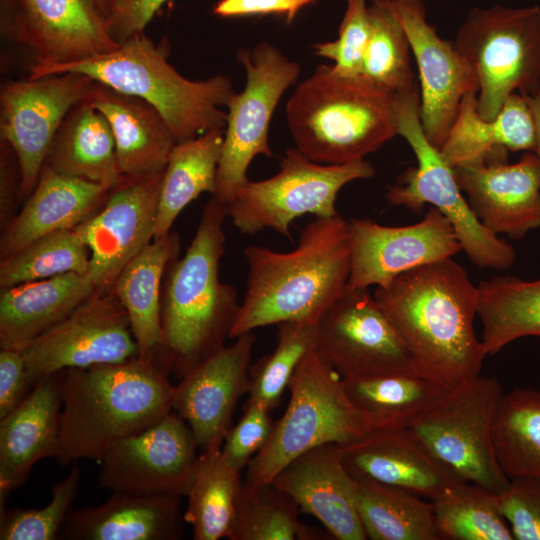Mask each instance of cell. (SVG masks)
<instances>
[{
  "label": "cell",
  "instance_id": "1",
  "mask_svg": "<svg viewBox=\"0 0 540 540\" xmlns=\"http://www.w3.org/2000/svg\"><path fill=\"white\" fill-rule=\"evenodd\" d=\"M373 295L417 375L449 390L480 374L487 353L474 330L478 286L462 265L447 258L414 268Z\"/></svg>",
  "mask_w": 540,
  "mask_h": 540
},
{
  "label": "cell",
  "instance_id": "2",
  "mask_svg": "<svg viewBox=\"0 0 540 540\" xmlns=\"http://www.w3.org/2000/svg\"><path fill=\"white\" fill-rule=\"evenodd\" d=\"M248 276L229 338L288 321L315 320L346 290L350 275L347 221L339 214L315 217L297 246L278 252L244 249Z\"/></svg>",
  "mask_w": 540,
  "mask_h": 540
},
{
  "label": "cell",
  "instance_id": "3",
  "mask_svg": "<svg viewBox=\"0 0 540 540\" xmlns=\"http://www.w3.org/2000/svg\"><path fill=\"white\" fill-rule=\"evenodd\" d=\"M57 374L61 411L54 458L100 461L117 441L172 412L174 385L154 360L65 369Z\"/></svg>",
  "mask_w": 540,
  "mask_h": 540
},
{
  "label": "cell",
  "instance_id": "4",
  "mask_svg": "<svg viewBox=\"0 0 540 540\" xmlns=\"http://www.w3.org/2000/svg\"><path fill=\"white\" fill-rule=\"evenodd\" d=\"M227 216L228 205L212 196L185 254L167 268L155 361L178 378L224 346L240 307L236 289L219 279Z\"/></svg>",
  "mask_w": 540,
  "mask_h": 540
},
{
  "label": "cell",
  "instance_id": "5",
  "mask_svg": "<svg viewBox=\"0 0 540 540\" xmlns=\"http://www.w3.org/2000/svg\"><path fill=\"white\" fill-rule=\"evenodd\" d=\"M165 41L157 45L144 33L137 34L115 49L85 60L33 66L28 78L78 73L141 98L158 110L176 143L225 129L227 113L221 107H226L235 93L230 77L218 74L197 81L185 78L169 64Z\"/></svg>",
  "mask_w": 540,
  "mask_h": 540
},
{
  "label": "cell",
  "instance_id": "6",
  "mask_svg": "<svg viewBox=\"0 0 540 540\" xmlns=\"http://www.w3.org/2000/svg\"><path fill=\"white\" fill-rule=\"evenodd\" d=\"M286 119L296 148L321 164L363 160L398 135L394 95L332 65L317 66L297 86Z\"/></svg>",
  "mask_w": 540,
  "mask_h": 540
},
{
  "label": "cell",
  "instance_id": "7",
  "mask_svg": "<svg viewBox=\"0 0 540 540\" xmlns=\"http://www.w3.org/2000/svg\"><path fill=\"white\" fill-rule=\"evenodd\" d=\"M288 387L290 400L284 414L247 465L244 483L248 486L271 483L291 460L312 448L344 445L384 429L377 418L351 402L341 376L315 348L303 357Z\"/></svg>",
  "mask_w": 540,
  "mask_h": 540
},
{
  "label": "cell",
  "instance_id": "8",
  "mask_svg": "<svg viewBox=\"0 0 540 540\" xmlns=\"http://www.w3.org/2000/svg\"><path fill=\"white\" fill-rule=\"evenodd\" d=\"M397 134L410 145L417 165L409 167L385 197L392 206L421 212L430 204L452 225L462 250L478 267L506 269L515 261L510 244L476 217L458 183L454 168L426 137L420 120L418 89L394 95Z\"/></svg>",
  "mask_w": 540,
  "mask_h": 540
},
{
  "label": "cell",
  "instance_id": "9",
  "mask_svg": "<svg viewBox=\"0 0 540 540\" xmlns=\"http://www.w3.org/2000/svg\"><path fill=\"white\" fill-rule=\"evenodd\" d=\"M454 44L476 72L477 110L494 119L507 99L540 91V7L473 8Z\"/></svg>",
  "mask_w": 540,
  "mask_h": 540
},
{
  "label": "cell",
  "instance_id": "10",
  "mask_svg": "<svg viewBox=\"0 0 540 540\" xmlns=\"http://www.w3.org/2000/svg\"><path fill=\"white\" fill-rule=\"evenodd\" d=\"M374 166L365 159L346 164L314 162L297 148L287 149L280 170L260 181H248L228 204L233 225L243 234L272 229L290 238L291 223L306 214L338 215L335 203L346 184L369 179Z\"/></svg>",
  "mask_w": 540,
  "mask_h": 540
},
{
  "label": "cell",
  "instance_id": "11",
  "mask_svg": "<svg viewBox=\"0 0 540 540\" xmlns=\"http://www.w3.org/2000/svg\"><path fill=\"white\" fill-rule=\"evenodd\" d=\"M503 394L496 377L479 374L447 390L411 428L460 479L495 494L502 493L510 481L493 444V425Z\"/></svg>",
  "mask_w": 540,
  "mask_h": 540
},
{
  "label": "cell",
  "instance_id": "12",
  "mask_svg": "<svg viewBox=\"0 0 540 540\" xmlns=\"http://www.w3.org/2000/svg\"><path fill=\"white\" fill-rule=\"evenodd\" d=\"M236 57L245 69L246 84L226 106V129L212 195L227 205L249 181L251 161L257 155L273 156L268 139L270 121L282 95L300 73L297 62L268 42L240 49Z\"/></svg>",
  "mask_w": 540,
  "mask_h": 540
},
{
  "label": "cell",
  "instance_id": "13",
  "mask_svg": "<svg viewBox=\"0 0 540 540\" xmlns=\"http://www.w3.org/2000/svg\"><path fill=\"white\" fill-rule=\"evenodd\" d=\"M315 350L342 379L416 374L412 356L368 288H346L319 317Z\"/></svg>",
  "mask_w": 540,
  "mask_h": 540
},
{
  "label": "cell",
  "instance_id": "14",
  "mask_svg": "<svg viewBox=\"0 0 540 540\" xmlns=\"http://www.w3.org/2000/svg\"><path fill=\"white\" fill-rule=\"evenodd\" d=\"M20 351L31 387L65 369L120 363L138 356L128 315L112 290H96Z\"/></svg>",
  "mask_w": 540,
  "mask_h": 540
},
{
  "label": "cell",
  "instance_id": "15",
  "mask_svg": "<svg viewBox=\"0 0 540 540\" xmlns=\"http://www.w3.org/2000/svg\"><path fill=\"white\" fill-rule=\"evenodd\" d=\"M198 444L187 422L170 412L155 424L115 442L100 460L98 488L148 496H186Z\"/></svg>",
  "mask_w": 540,
  "mask_h": 540
},
{
  "label": "cell",
  "instance_id": "16",
  "mask_svg": "<svg viewBox=\"0 0 540 540\" xmlns=\"http://www.w3.org/2000/svg\"><path fill=\"white\" fill-rule=\"evenodd\" d=\"M91 82L85 75L67 72L1 85L0 140L16 155L21 201L33 191L60 125L84 99Z\"/></svg>",
  "mask_w": 540,
  "mask_h": 540
},
{
  "label": "cell",
  "instance_id": "17",
  "mask_svg": "<svg viewBox=\"0 0 540 540\" xmlns=\"http://www.w3.org/2000/svg\"><path fill=\"white\" fill-rule=\"evenodd\" d=\"M0 33L33 66L67 64L115 49L89 0H0Z\"/></svg>",
  "mask_w": 540,
  "mask_h": 540
},
{
  "label": "cell",
  "instance_id": "18",
  "mask_svg": "<svg viewBox=\"0 0 540 540\" xmlns=\"http://www.w3.org/2000/svg\"><path fill=\"white\" fill-rule=\"evenodd\" d=\"M350 275L347 287H383L398 275L452 258L462 248L447 218L430 207L423 219L407 226H384L370 219L347 221Z\"/></svg>",
  "mask_w": 540,
  "mask_h": 540
},
{
  "label": "cell",
  "instance_id": "19",
  "mask_svg": "<svg viewBox=\"0 0 540 540\" xmlns=\"http://www.w3.org/2000/svg\"><path fill=\"white\" fill-rule=\"evenodd\" d=\"M163 173L123 176L102 206L74 228L90 251L88 274L97 290H111L123 267L154 239Z\"/></svg>",
  "mask_w": 540,
  "mask_h": 540
},
{
  "label": "cell",
  "instance_id": "20",
  "mask_svg": "<svg viewBox=\"0 0 540 540\" xmlns=\"http://www.w3.org/2000/svg\"><path fill=\"white\" fill-rule=\"evenodd\" d=\"M414 54L420 81V120L427 139L441 148L463 97L478 92L475 70L428 23L423 0H388Z\"/></svg>",
  "mask_w": 540,
  "mask_h": 540
},
{
  "label": "cell",
  "instance_id": "21",
  "mask_svg": "<svg viewBox=\"0 0 540 540\" xmlns=\"http://www.w3.org/2000/svg\"><path fill=\"white\" fill-rule=\"evenodd\" d=\"M254 344L253 331L237 337L233 344L221 347L193 367L174 386L172 410L187 422L201 452L221 448L235 406L249 392Z\"/></svg>",
  "mask_w": 540,
  "mask_h": 540
},
{
  "label": "cell",
  "instance_id": "22",
  "mask_svg": "<svg viewBox=\"0 0 540 540\" xmlns=\"http://www.w3.org/2000/svg\"><path fill=\"white\" fill-rule=\"evenodd\" d=\"M466 199L494 234L523 238L540 227V160L525 152L513 164L492 161L454 167Z\"/></svg>",
  "mask_w": 540,
  "mask_h": 540
},
{
  "label": "cell",
  "instance_id": "23",
  "mask_svg": "<svg viewBox=\"0 0 540 540\" xmlns=\"http://www.w3.org/2000/svg\"><path fill=\"white\" fill-rule=\"evenodd\" d=\"M339 447L345 467L357 481L390 485L428 500L464 481L411 428L377 429Z\"/></svg>",
  "mask_w": 540,
  "mask_h": 540
},
{
  "label": "cell",
  "instance_id": "24",
  "mask_svg": "<svg viewBox=\"0 0 540 540\" xmlns=\"http://www.w3.org/2000/svg\"><path fill=\"white\" fill-rule=\"evenodd\" d=\"M271 484L319 520L337 540H365L356 504L357 480L345 467L338 444L312 448L284 466Z\"/></svg>",
  "mask_w": 540,
  "mask_h": 540
},
{
  "label": "cell",
  "instance_id": "25",
  "mask_svg": "<svg viewBox=\"0 0 540 540\" xmlns=\"http://www.w3.org/2000/svg\"><path fill=\"white\" fill-rule=\"evenodd\" d=\"M60 411L59 382L53 374L37 381L23 401L0 419V511L38 461L54 458Z\"/></svg>",
  "mask_w": 540,
  "mask_h": 540
},
{
  "label": "cell",
  "instance_id": "26",
  "mask_svg": "<svg viewBox=\"0 0 540 540\" xmlns=\"http://www.w3.org/2000/svg\"><path fill=\"white\" fill-rule=\"evenodd\" d=\"M181 497L113 492L101 505L71 509L58 534L69 540H175L182 537Z\"/></svg>",
  "mask_w": 540,
  "mask_h": 540
},
{
  "label": "cell",
  "instance_id": "27",
  "mask_svg": "<svg viewBox=\"0 0 540 540\" xmlns=\"http://www.w3.org/2000/svg\"><path fill=\"white\" fill-rule=\"evenodd\" d=\"M111 189L44 165L25 204L2 229L0 259L47 234L74 229L102 206Z\"/></svg>",
  "mask_w": 540,
  "mask_h": 540
},
{
  "label": "cell",
  "instance_id": "28",
  "mask_svg": "<svg viewBox=\"0 0 540 540\" xmlns=\"http://www.w3.org/2000/svg\"><path fill=\"white\" fill-rule=\"evenodd\" d=\"M108 121L123 176L163 173L173 146L171 130L151 104L92 80L84 97Z\"/></svg>",
  "mask_w": 540,
  "mask_h": 540
},
{
  "label": "cell",
  "instance_id": "29",
  "mask_svg": "<svg viewBox=\"0 0 540 540\" xmlns=\"http://www.w3.org/2000/svg\"><path fill=\"white\" fill-rule=\"evenodd\" d=\"M536 125L527 99L512 94L498 115L487 120L477 110V92L467 93L440 148L453 168L460 165L507 161L508 151L535 152Z\"/></svg>",
  "mask_w": 540,
  "mask_h": 540
},
{
  "label": "cell",
  "instance_id": "30",
  "mask_svg": "<svg viewBox=\"0 0 540 540\" xmlns=\"http://www.w3.org/2000/svg\"><path fill=\"white\" fill-rule=\"evenodd\" d=\"M96 290L88 273L75 272L1 288L0 347L21 350Z\"/></svg>",
  "mask_w": 540,
  "mask_h": 540
},
{
  "label": "cell",
  "instance_id": "31",
  "mask_svg": "<svg viewBox=\"0 0 540 540\" xmlns=\"http://www.w3.org/2000/svg\"><path fill=\"white\" fill-rule=\"evenodd\" d=\"M178 254L176 233L154 238L123 267L112 285L128 315L139 358L155 361L162 338L163 278Z\"/></svg>",
  "mask_w": 540,
  "mask_h": 540
},
{
  "label": "cell",
  "instance_id": "32",
  "mask_svg": "<svg viewBox=\"0 0 540 540\" xmlns=\"http://www.w3.org/2000/svg\"><path fill=\"white\" fill-rule=\"evenodd\" d=\"M44 165L59 174L111 188L123 177L111 127L106 118L85 99L73 106L66 115Z\"/></svg>",
  "mask_w": 540,
  "mask_h": 540
},
{
  "label": "cell",
  "instance_id": "33",
  "mask_svg": "<svg viewBox=\"0 0 540 540\" xmlns=\"http://www.w3.org/2000/svg\"><path fill=\"white\" fill-rule=\"evenodd\" d=\"M224 132L211 130L173 146L163 173L154 238L171 232L178 215L202 193L214 195Z\"/></svg>",
  "mask_w": 540,
  "mask_h": 540
},
{
  "label": "cell",
  "instance_id": "34",
  "mask_svg": "<svg viewBox=\"0 0 540 540\" xmlns=\"http://www.w3.org/2000/svg\"><path fill=\"white\" fill-rule=\"evenodd\" d=\"M478 310L482 344L494 355L523 337L540 338V278L525 281L514 276H498L478 285Z\"/></svg>",
  "mask_w": 540,
  "mask_h": 540
},
{
  "label": "cell",
  "instance_id": "35",
  "mask_svg": "<svg viewBox=\"0 0 540 540\" xmlns=\"http://www.w3.org/2000/svg\"><path fill=\"white\" fill-rule=\"evenodd\" d=\"M356 504L367 539L442 540L433 504L390 485L357 481Z\"/></svg>",
  "mask_w": 540,
  "mask_h": 540
},
{
  "label": "cell",
  "instance_id": "36",
  "mask_svg": "<svg viewBox=\"0 0 540 540\" xmlns=\"http://www.w3.org/2000/svg\"><path fill=\"white\" fill-rule=\"evenodd\" d=\"M342 382L351 402L377 418L384 429L414 427L447 392L417 374L342 379Z\"/></svg>",
  "mask_w": 540,
  "mask_h": 540
},
{
  "label": "cell",
  "instance_id": "37",
  "mask_svg": "<svg viewBox=\"0 0 540 540\" xmlns=\"http://www.w3.org/2000/svg\"><path fill=\"white\" fill-rule=\"evenodd\" d=\"M241 486V471L225 459L221 448L201 452L184 513L194 540L228 537Z\"/></svg>",
  "mask_w": 540,
  "mask_h": 540
},
{
  "label": "cell",
  "instance_id": "38",
  "mask_svg": "<svg viewBox=\"0 0 540 540\" xmlns=\"http://www.w3.org/2000/svg\"><path fill=\"white\" fill-rule=\"evenodd\" d=\"M493 444L509 479H540V390L515 388L502 395L493 425Z\"/></svg>",
  "mask_w": 540,
  "mask_h": 540
},
{
  "label": "cell",
  "instance_id": "39",
  "mask_svg": "<svg viewBox=\"0 0 540 540\" xmlns=\"http://www.w3.org/2000/svg\"><path fill=\"white\" fill-rule=\"evenodd\" d=\"M430 501L442 539L514 540L497 494L476 483L459 481Z\"/></svg>",
  "mask_w": 540,
  "mask_h": 540
},
{
  "label": "cell",
  "instance_id": "40",
  "mask_svg": "<svg viewBox=\"0 0 540 540\" xmlns=\"http://www.w3.org/2000/svg\"><path fill=\"white\" fill-rule=\"evenodd\" d=\"M371 33L360 76L393 94L417 89L406 32L388 0L370 1Z\"/></svg>",
  "mask_w": 540,
  "mask_h": 540
},
{
  "label": "cell",
  "instance_id": "41",
  "mask_svg": "<svg viewBox=\"0 0 540 540\" xmlns=\"http://www.w3.org/2000/svg\"><path fill=\"white\" fill-rule=\"evenodd\" d=\"M300 509L286 493L271 483L251 487L242 482L228 539H319L299 521Z\"/></svg>",
  "mask_w": 540,
  "mask_h": 540
},
{
  "label": "cell",
  "instance_id": "42",
  "mask_svg": "<svg viewBox=\"0 0 540 540\" xmlns=\"http://www.w3.org/2000/svg\"><path fill=\"white\" fill-rule=\"evenodd\" d=\"M90 251L75 229L47 234L0 259V288L66 273L86 274Z\"/></svg>",
  "mask_w": 540,
  "mask_h": 540
},
{
  "label": "cell",
  "instance_id": "43",
  "mask_svg": "<svg viewBox=\"0 0 540 540\" xmlns=\"http://www.w3.org/2000/svg\"><path fill=\"white\" fill-rule=\"evenodd\" d=\"M315 320L278 324L277 345L273 352L250 368L249 400L272 410L288 387L303 359L315 347Z\"/></svg>",
  "mask_w": 540,
  "mask_h": 540
},
{
  "label": "cell",
  "instance_id": "44",
  "mask_svg": "<svg viewBox=\"0 0 540 540\" xmlns=\"http://www.w3.org/2000/svg\"><path fill=\"white\" fill-rule=\"evenodd\" d=\"M81 478L80 468L69 473L51 487V500L41 509H4L0 511L1 540H54L71 510Z\"/></svg>",
  "mask_w": 540,
  "mask_h": 540
},
{
  "label": "cell",
  "instance_id": "45",
  "mask_svg": "<svg viewBox=\"0 0 540 540\" xmlns=\"http://www.w3.org/2000/svg\"><path fill=\"white\" fill-rule=\"evenodd\" d=\"M346 10L335 41L315 44L317 56L334 61L335 73L360 76L362 62L371 33L367 0H346Z\"/></svg>",
  "mask_w": 540,
  "mask_h": 540
},
{
  "label": "cell",
  "instance_id": "46",
  "mask_svg": "<svg viewBox=\"0 0 540 540\" xmlns=\"http://www.w3.org/2000/svg\"><path fill=\"white\" fill-rule=\"evenodd\" d=\"M497 502L514 539L540 540V479H510L508 487L497 494Z\"/></svg>",
  "mask_w": 540,
  "mask_h": 540
},
{
  "label": "cell",
  "instance_id": "47",
  "mask_svg": "<svg viewBox=\"0 0 540 540\" xmlns=\"http://www.w3.org/2000/svg\"><path fill=\"white\" fill-rule=\"evenodd\" d=\"M269 412L263 405L248 400L243 416L227 432L221 452L238 470L247 466L266 444L273 428Z\"/></svg>",
  "mask_w": 540,
  "mask_h": 540
},
{
  "label": "cell",
  "instance_id": "48",
  "mask_svg": "<svg viewBox=\"0 0 540 540\" xmlns=\"http://www.w3.org/2000/svg\"><path fill=\"white\" fill-rule=\"evenodd\" d=\"M167 0H120L106 19L111 38L120 44L144 33L155 13Z\"/></svg>",
  "mask_w": 540,
  "mask_h": 540
},
{
  "label": "cell",
  "instance_id": "49",
  "mask_svg": "<svg viewBox=\"0 0 540 540\" xmlns=\"http://www.w3.org/2000/svg\"><path fill=\"white\" fill-rule=\"evenodd\" d=\"M32 389L20 350L0 351V419L14 410Z\"/></svg>",
  "mask_w": 540,
  "mask_h": 540
},
{
  "label": "cell",
  "instance_id": "50",
  "mask_svg": "<svg viewBox=\"0 0 540 540\" xmlns=\"http://www.w3.org/2000/svg\"><path fill=\"white\" fill-rule=\"evenodd\" d=\"M317 0H220L213 7V14L223 17L279 15L291 23L298 12Z\"/></svg>",
  "mask_w": 540,
  "mask_h": 540
},
{
  "label": "cell",
  "instance_id": "51",
  "mask_svg": "<svg viewBox=\"0 0 540 540\" xmlns=\"http://www.w3.org/2000/svg\"><path fill=\"white\" fill-rule=\"evenodd\" d=\"M20 170L12 148L0 140V221L4 229L16 215V203L20 200Z\"/></svg>",
  "mask_w": 540,
  "mask_h": 540
},
{
  "label": "cell",
  "instance_id": "52",
  "mask_svg": "<svg viewBox=\"0 0 540 540\" xmlns=\"http://www.w3.org/2000/svg\"><path fill=\"white\" fill-rule=\"evenodd\" d=\"M531 108L536 125L537 144L535 153L540 160V91L533 96H524Z\"/></svg>",
  "mask_w": 540,
  "mask_h": 540
},
{
  "label": "cell",
  "instance_id": "53",
  "mask_svg": "<svg viewBox=\"0 0 540 540\" xmlns=\"http://www.w3.org/2000/svg\"><path fill=\"white\" fill-rule=\"evenodd\" d=\"M99 14L105 19L110 15L120 0H89Z\"/></svg>",
  "mask_w": 540,
  "mask_h": 540
},
{
  "label": "cell",
  "instance_id": "54",
  "mask_svg": "<svg viewBox=\"0 0 540 540\" xmlns=\"http://www.w3.org/2000/svg\"><path fill=\"white\" fill-rule=\"evenodd\" d=\"M370 1H373V0H370Z\"/></svg>",
  "mask_w": 540,
  "mask_h": 540
}]
</instances>
